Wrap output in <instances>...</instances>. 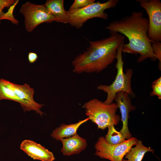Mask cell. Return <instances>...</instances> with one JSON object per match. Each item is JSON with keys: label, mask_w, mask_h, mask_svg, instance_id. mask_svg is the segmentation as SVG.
<instances>
[{"label": "cell", "mask_w": 161, "mask_h": 161, "mask_svg": "<svg viewBox=\"0 0 161 161\" xmlns=\"http://www.w3.org/2000/svg\"><path fill=\"white\" fill-rule=\"evenodd\" d=\"M16 1V0H0V17L3 12L2 10L6 7L9 8Z\"/></svg>", "instance_id": "ffe728a7"}, {"label": "cell", "mask_w": 161, "mask_h": 161, "mask_svg": "<svg viewBox=\"0 0 161 161\" xmlns=\"http://www.w3.org/2000/svg\"><path fill=\"white\" fill-rule=\"evenodd\" d=\"M106 29L111 34L119 33L127 38L129 43L123 44L122 52L140 54L137 60L138 63L148 58L153 61L157 60L152 47L153 41L148 36V19L144 17L143 10L133 11L130 16L114 20Z\"/></svg>", "instance_id": "6da1fadb"}, {"label": "cell", "mask_w": 161, "mask_h": 161, "mask_svg": "<svg viewBox=\"0 0 161 161\" xmlns=\"http://www.w3.org/2000/svg\"><path fill=\"white\" fill-rule=\"evenodd\" d=\"M152 47L154 55L155 58L159 60L158 67L160 70L161 69V42L153 41L152 43Z\"/></svg>", "instance_id": "e0dca14e"}, {"label": "cell", "mask_w": 161, "mask_h": 161, "mask_svg": "<svg viewBox=\"0 0 161 161\" xmlns=\"http://www.w3.org/2000/svg\"><path fill=\"white\" fill-rule=\"evenodd\" d=\"M60 141L63 145L61 151L64 156L79 154L84 150L87 145L86 140L77 133L69 137L63 138Z\"/></svg>", "instance_id": "8fae6325"}, {"label": "cell", "mask_w": 161, "mask_h": 161, "mask_svg": "<svg viewBox=\"0 0 161 161\" xmlns=\"http://www.w3.org/2000/svg\"><path fill=\"white\" fill-rule=\"evenodd\" d=\"M114 100L121 113L123 126L120 131L126 139H129L132 137L128 128L129 114L130 112L136 109V107L131 104L129 95L124 92H118Z\"/></svg>", "instance_id": "9c48e42d"}, {"label": "cell", "mask_w": 161, "mask_h": 161, "mask_svg": "<svg viewBox=\"0 0 161 161\" xmlns=\"http://www.w3.org/2000/svg\"><path fill=\"white\" fill-rule=\"evenodd\" d=\"M89 120V118L87 117L75 123L69 124L62 123L52 131L51 136L57 141L71 137L77 133V130L82 124Z\"/></svg>", "instance_id": "7c38bea8"}, {"label": "cell", "mask_w": 161, "mask_h": 161, "mask_svg": "<svg viewBox=\"0 0 161 161\" xmlns=\"http://www.w3.org/2000/svg\"><path fill=\"white\" fill-rule=\"evenodd\" d=\"M64 4L63 0H48L44 5L55 18V21L66 24L68 23L69 18Z\"/></svg>", "instance_id": "4fadbf2b"}, {"label": "cell", "mask_w": 161, "mask_h": 161, "mask_svg": "<svg viewBox=\"0 0 161 161\" xmlns=\"http://www.w3.org/2000/svg\"><path fill=\"white\" fill-rule=\"evenodd\" d=\"M125 38L120 33H112L106 38L89 41L90 46L86 50L72 61L73 72L77 74L100 72L116 59L117 49Z\"/></svg>", "instance_id": "7a4b0ae2"}, {"label": "cell", "mask_w": 161, "mask_h": 161, "mask_svg": "<svg viewBox=\"0 0 161 161\" xmlns=\"http://www.w3.org/2000/svg\"><path fill=\"white\" fill-rule=\"evenodd\" d=\"M118 2V0H109L103 3L98 1L83 8L69 10L67 11L68 23L72 26L79 29L90 19L99 18L106 20L108 15L104 11L115 7Z\"/></svg>", "instance_id": "5b68a950"}, {"label": "cell", "mask_w": 161, "mask_h": 161, "mask_svg": "<svg viewBox=\"0 0 161 161\" xmlns=\"http://www.w3.org/2000/svg\"><path fill=\"white\" fill-rule=\"evenodd\" d=\"M148 16V36L153 41L161 42V2L160 0H139Z\"/></svg>", "instance_id": "ba28073f"}, {"label": "cell", "mask_w": 161, "mask_h": 161, "mask_svg": "<svg viewBox=\"0 0 161 161\" xmlns=\"http://www.w3.org/2000/svg\"><path fill=\"white\" fill-rule=\"evenodd\" d=\"M19 12L24 17L25 29L28 32H32L41 24L56 20L44 5L27 1L21 5Z\"/></svg>", "instance_id": "52a82bcc"}, {"label": "cell", "mask_w": 161, "mask_h": 161, "mask_svg": "<svg viewBox=\"0 0 161 161\" xmlns=\"http://www.w3.org/2000/svg\"><path fill=\"white\" fill-rule=\"evenodd\" d=\"M138 140L132 137L121 143L112 145L108 143L104 137H99L94 145L95 155L110 161H122L126 154L135 145Z\"/></svg>", "instance_id": "8992f818"}, {"label": "cell", "mask_w": 161, "mask_h": 161, "mask_svg": "<svg viewBox=\"0 0 161 161\" xmlns=\"http://www.w3.org/2000/svg\"><path fill=\"white\" fill-rule=\"evenodd\" d=\"M95 0H75L69 10L83 8L95 2Z\"/></svg>", "instance_id": "d6986e66"}, {"label": "cell", "mask_w": 161, "mask_h": 161, "mask_svg": "<svg viewBox=\"0 0 161 161\" xmlns=\"http://www.w3.org/2000/svg\"><path fill=\"white\" fill-rule=\"evenodd\" d=\"M20 147L21 150L34 160L41 161H53L55 160L52 152L33 141L24 140L20 144Z\"/></svg>", "instance_id": "30bf717a"}, {"label": "cell", "mask_w": 161, "mask_h": 161, "mask_svg": "<svg viewBox=\"0 0 161 161\" xmlns=\"http://www.w3.org/2000/svg\"><path fill=\"white\" fill-rule=\"evenodd\" d=\"M124 41L123 42L117 50L116 58L117 60L116 68L117 70L115 79L109 85H101L97 87V89L103 91L107 94L106 98L104 103L110 104L113 103L117 94L120 92H124L129 95L134 97L135 94L131 88V78L133 70L128 69L125 73L123 71L124 62L122 59V48Z\"/></svg>", "instance_id": "277c9868"}, {"label": "cell", "mask_w": 161, "mask_h": 161, "mask_svg": "<svg viewBox=\"0 0 161 161\" xmlns=\"http://www.w3.org/2000/svg\"><path fill=\"white\" fill-rule=\"evenodd\" d=\"M152 91L150 95L151 96H157L159 99H161V77L154 80L151 86Z\"/></svg>", "instance_id": "ac0fdd59"}, {"label": "cell", "mask_w": 161, "mask_h": 161, "mask_svg": "<svg viewBox=\"0 0 161 161\" xmlns=\"http://www.w3.org/2000/svg\"><path fill=\"white\" fill-rule=\"evenodd\" d=\"M19 0H16V2L8 8L7 11L5 13L3 12L0 17V21L3 19H7L10 21L12 23L17 25L19 23L18 21L14 17L13 13L14 9L18 4Z\"/></svg>", "instance_id": "2e32d148"}, {"label": "cell", "mask_w": 161, "mask_h": 161, "mask_svg": "<svg viewBox=\"0 0 161 161\" xmlns=\"http://www.w3.org/2000/svg\"><path fill=\"white\" fill-rule=\"evenodd\" d=\"M106 161V160H102V161Z\"/></svg>", "instance_id": "7402d4cb"}, {"label": "cell", "mask_w": 161, "mask_h": 161, "mask_svg": "<svg viewBox=\"0 0 161 161\" xmlns=\"http://www.w3.org/2000/svg\"><path fill=\"white\" fill-rule=\"evenodd\" d=\"M108 131L105 137L106 141L109 143L115 145L118 144L126 140L123 134L117 131L114 126L112 125L108 127Z\"/></svg>", "instance_id": "9a60e30c"}, {"label": "cell", "mask_w": 161, "mask_h": 161, "mask_svg": "<svg viewBox=\"0 0 161 161\" xmlns=\"http://www.w3.org/2000/svg\"><path fill=\"white\" fill-rule=\"evenodd\" d=\"M83 106L86 115L98 129L103 130L110 126L117 125L120 121V117L116 113L118 107L116 103L108 104L94 98L86 102Z\"/></svg>", "instance_id": "3957f363"}, {"label": "cell", "mask_w": 161, "mask_h": 161, "mask_svg": "<svg viewBox=\"0 0 161 161\" xmlns=\"http://www.w3.org/2000/svg\"><path fill=\"white\" fill-rule=\"evenodd\" d=\"M38 56L37 54L35 52H29L28 55V59L30 63H33L35 62L37 60Z\"/></svg>", "instance_id": "44dd1931"}, {"label": "cell", "mask_w": 161, "mask_h": 161, "mask_svg": "<svg viewBox=\"0 0 161 161\" xmlns=\"http://www.w3.org/2000/svg\"><path fill=\"white\" fill-rule=\"evenodd\" d=\"M135 145L125 155L124 157L126 160L123 159L122 161H142L147 152L154 153V150L145 146L141 140H138Z\"/></svg>", "instance_id": "5bb4252c"}]
</instances>
